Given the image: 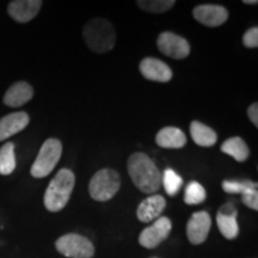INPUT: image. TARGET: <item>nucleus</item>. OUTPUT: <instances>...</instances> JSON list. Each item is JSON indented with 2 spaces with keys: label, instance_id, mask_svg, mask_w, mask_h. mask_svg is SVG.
Listing matches in <instances>:
<instances>
[{
  "label": "nucleus",
  "instance_id": "f257e3e1",
  "mask_svg": "<svg viewBox=\"0 0 258 258\" xmlns=\"http://www.w3.org/2000/svg\"><path fill=\"white\" fill-rule=\"evenodd\" d=\"M128 173L135 186L145 194H153L161 185V175L154 161L145 153H134L128 159Z\"/></svg>",
  "mask_w": 258,
  "mask_h": 258
},
{
  "label": "nucleus",
  "instance_id": "f03ea898",
  "mask_svg": "<svg viewBox=\"0 0 258 258\" xmlns=\"http://www.w3.org/2000/svg\"><path fill=\"white\" fill-rule=\"evenodd\" d=\"M76 177L69 169H61L50 180L44 194V206L49 212L56 213L66 207L74 189Z\"/></svg>",
  "mask_w": 258,
  "mask_h": 258
},
{
  "label": "nucleus",
  "instance_id": "7ed1b4c3",
  "mask_svg": "<svg viewBox=\"0 0 258 258\" xmlns=\"http://www.w3.org/2000/svg\"><path fill=\"white\" fill-rule=\"evenodd\" d=\"M83 37L92 51L104 54L110 51L116 43V31L110 22L93 18L83 29Z\"/></svg>",
  "mask_w": 258,
  "mask_h": 258
},
{
  "label": "nucleus",
  "instance_id": "20e7f679",
  "mask_svg": "<svg viewBox=\"0 0 258 258\" xmlns=\"http://www.w3.org/2000/svg\"><path fill=\"white\" fill-rule=\"evenodd\" d=\"M120 186V175L115 170L102 169L97 171L90 180L89 192L95 201L105 202L114 198Z\"/></svg>",
  "mask_w": 258,
  "mask_h": 258
},
{
  "label": "nucleus",
  "instance_id": "39448f33",
  "mask_svg": "<svg viewBox=\"0 0 258 258\" xmlns=\"http://www.w3.org/2000/svg\"><path fill=\"white\" fill-rule=\"evenodd\" d=\"M61 154H62V144L60 143V140L50 138L44 141L30 169L31 176L35 178H43L50 175L51 171L55 169L56 164L59 163Z\"/></svg>",
  "mask_w": 258,
  "mask_h": 258
},
{
  "label": "nucleus",
  "instance_id": "423d86ee",
  "mask_svg": "<svg viewBox=\"0 0 258 258\" xmlns=\"http://www.w3.org/2000/svg\"><path fill=\"white\" fill-rule=\"evenodd\" d=\"M55 247L67 258H92L95 247L88 238L77 233H67L56 240Z\"/></svg>",
  "mask_w": 258,
  "mask_h": 258
},
{
  "label": "nucleus",
  "instance_id": "0eeeda50",
  "mask_svg": "<svg viewBox=\"0 0 258 258\" xmlns=\"http://www.w3.org/2000/svg\"><path fill=\"white\" fill-rule=\"evenodd\" d=\"M157 46L164 55L172 59H184L190 54L189 42L171 31L161 32L157 40Z\"/></svg>",
  "mask_w": 258,
  "mask_h": 258
},
{
  "label": "nucleus",
  "instance_id": "6e6552de",
  "mask_svg": "<svg viewBox=\"0 0 258 258\" xmlns=\"http://www.w3.org/2000/svg\"><path fill=\"white\" fill-rule=\"evenodd\" d=\"M171 228H172V224L169 218H158L154 224L148 226L141 232V234L139 235V244L143 245L146 249H154L169 237Z\"/></svg>",
  "mask_w": 258,
  "mask_h": 258
},
{
  "label": "nucleus",
  "instance_id": "1a4fd4ad",
  "mask_svg": "<svg viewBox=\"0 0 258 258\" xmlns=\"http://www.w3.org/2000/svg\"><path fill=\"white\" fill-rule=\"evenodd\" d=\"M212 227V218L207 212H196L186 224V235L192 245L205 243Z\"/></svg>",
  "mask_w": 258,
  "mask_h": 258
},
{
  "label": "nucleus",
  "instance_id": "9d476101",
  "mask_svg": "<svg viewBox=\"0 0 258 258\" xmlns=\"http://www.w3.org/2000/svg\"><path fill=\"white\" fill-rule=\"evenodd\" d=\"M192 16L202 25L209 28L220 27L227 21L228 12L220 5H199L192 10Z\"/></svg>",
  "mask_w": 258,
  "mask_h": 258
},
{
  "label": "nucleus",
  "instance_id": "9b49d317",
  "mask_svg": "<svg viewBox=\"0 0 258 258\" xmlns=\"http://www.w3.org/2000/svg\"><path fill=\"white\" fill-rule=\"evenodd\" d=\"M237 209L232 203L224 205L219 209L217 215L218 228L226 239H235L239 234V226L237 222Z\"/></svg>",
  "mask_w": 258,
  "mask_h": 258
},
{
  "label": "nucleus",
  "instance_id": "f8f14e48",
  "mask_svg": "<svg viewBox=\"0 0 258 258\" xmlns=\"http://www.w3.org/2000/svg\"><path fill=\"white\" fill-rule=\"evenodd\" d=\"M140 72L151 82L167 83L172 79V71L164 61L156 57H145L140 62Z\"/></svg>",
  "mask_w": 258,
  "mask_h": 258
},
{
  "label": "nucleus",
  "instance_id": "ddd939ff",
  "mask_svg": "<svg viewBox=\"0 0 258 258\" xmlns=\"http://www.w3.org/2000/svg\"><path fill=\"white\" fill-rule=\"evenodd\" d=\"M42 2L40 0H15L8 6L9 15L18 23H27L36 17L40 12Z\"/></svg>",
  "mask_w": 258,
  "mask_h": 258
},
{
  "label": "nucleus",
  "instance_id": "4468645a",
  "mask_svg": "<svg viewBox=\"0 0 258 258\" xmlns=\"http://www.w3.org/2000/svg\"><path fill=\"white\" fill-rule=\"evenodd\" d=\"M29 121L30 117L24 111L12 112L0 118V141H4L23 131L29 124Z\"/></svg>",
  "mask_w": 258,
  "mask_h": 258
},
{
  "label": "nucleus",
  "instance_id": "2eb2a0df",
  "mask_svg": "<svg viewBox=\"0 0 258 258\" xmlns=\"http://www.w3.org/2000/svg\"><path fill=\"white\" fill-rule=\"evenodd\" d=\"M166 207L165 199L161 195H152L145 199L137 209V217L141 222H150L160 218Z\"/></svg>",
  "mask_w": 258,
  "mask_h": 258
},
{
  "label": "nucleus",
  "instance_id": "dca6fc26",
  "mask_svg": "<svg viewBox=\"0 0 258 258\" xmlns=\"http://www.w3.org/2000/svg\"><path fill=\"white\" fill-rule=\"evenodd\" d=\"M34 97V89L25 82H17L11 85L4 96V104L11 108H19L27 104Z\"/></svg>",
  "mask_w": 258,
  "mask_h": 258
},
{
  "label": "nucleus",
  "instance_id": "f3484780",
  "mask_svg": "<svg viewBox=\"0 0 258 258\" xmlns=\"http://www.w3.org/2000/svg\"><path fill=\"white\" fill-rule=\"evenodd\" d=\"M156 143L161 148H182L186 145L185 134L176 127H165L160 129L156 135Z\"/></svg>",
  "mask_w": 258,
  "mask_h": 258
},
{
  "label": "nucleus",
  "instance_id": "a211bd4d",
  "mask_svg": "<svg viewBox=\"0 0 258 258\" xmlns=\"http://www.w3.org/2000/svg\"><path fill=\"white\" fill-rule=\"evenodd\" d=\"M190 135L192 141L201 147L214 146L218 140V135L208 125L201 123L199 121H192L190 124Z\"/></svg>",
  "mask_w": 258,
  "mask_h": 258
},
{
  "label": "nucleus",
  "instance_id": "6ab92c4d",
  "mask_svg": "<svg viewBox=\"0 0 258 258\" xmlns=\"http://www.w3.org/2000/svg\"><path fill=\"white\" fill-rule=\"evenodd\" d=\"M221 152L233 158L237 161H245L250 156V150L245 141L239 137L230 138L221 145Z\"/></svg>",
  "mask_w": 258,
  "mask_h": 258
},
{
  "label": "nucleus",
  "instance_id": "aec40b11",
  "mask_svg": "<svg viewBox=\"0 0 258 258\" xmlns=\"http://www.w3.org/2000/svg\"><path fill=\"white\" fill-rule=\"evenodd\" d=\"M16 169L15 145L11 141L0 148V175L9 176Z\"/></svg>",
  "mask_w": 258,
  "mask_h": 258
},
{
  "label": "nucleus",
  "instance_id": "412c9836",
  "mask_svg": "<svg viewBox=\"0 0 258 258\" xmlns=\"http://www.w3.org/2000/svg\"><path fill=\"white\" fill-rule=\"evenodd\" d=\"M161 184H163L167 195L173 198L183 186V179L176 171H173L172 169H166L164 171V175L161 176Z\"/></svg>",
  "mask_w": 258,
  "mask_h": 258
},
{
  "label": "nucleus",
  "instance_id": "4be33fe9",
  "mask_svg": "<svg viewBox=\"0 0 258 258\" xmlns=\"http://www.w3.org/2000/svg\"><path fill=\"white\" fill-rule=\"evenodd\" d=\"M207 198V192L203 186L200 184L196 180L190 182L188 185L185 186L184 191V202L189 206H196L200 205L205 201Z\"/></svg>",
  "mask_w": 258,
  "mask_h": 258
},
{
  "label": "nucleus",
  "instance_id": "5701e85b",
  "mask_svg": "<svg viewBox=\"0 0 258 258\" xmlns=\"http://www.w3.org/2000/svg\"><path fill=\"white\" fill-rule=\"evenodd\" d=\"M139 8L148 14H164L176 4L175 0H140L137 3Z\"/></svg>",
  "mask_w": 258,
  "mask_h": 258
},
{
  "label": "nucleus",
  "instance_id": "b1692460",
  "mask_svg": "<svg viewBox=\"0 0 258 258\" xmlns=\"http://www.w3.org/2000/svg\"><path fill=\"white\" fill-rule=\"evenodd\" d=\"M222 190L228 194H244L257 188V183L252 180H224Z\"/></svg>",
  "mask_w": 258,
  "mask_h": 258
},
{
  "label": "nucleus",
  "instance_id": "393cba45",
  "mask_svg": "<svg viewBox=\"0 0 258 258\" xmlns=\"http://www.w3.org/2000/svg\"><path fill=\"white\" fill-rule=\"evenodd\" d=\"M241 202L250 209L258 211V189L241 194Z\"/></svg>",
  "mask_w": 258,
  "mask_h": 258
},
{
  "label": "nucleus",
  "instance_id": "a878e982",
  "mask_svg": "<svg viewBox=\"0 0 258 258\" xmlns=\"http://www.w3.org/2000/svg\"><path fill=\"white\" fill-rule=\"evenodd\" d=\"M243 44L247 48H257L258 47V28L253 27L249 30L245 31L243 36Z\"/></svg>",
  "mask_w": 258,
  "mask_h": 258
},
{
  "label": "nucleus",
  "instance_id": "bb28decb",
  "mask_svg": "<svg viewBox=\"0 0 258 258\" xmlns=\"http://www.w3.org/2000/svg\"><path fill=\"white\" fill-rule=\"evenodd\" d=\"M247 116H249L250 121L252 122L254 127H258V103H253L249 106Z\"/></svg>",
  "mask_w": 258,
  "mask_h": 258
},
{
  "label": "nucleus",
  "instance_id": "cd10ccee",
  "mask_svg": "<svg viewBox=\"0 0 258 258\" xmlns=\"http://www.w3.org/2000/svg\"><path fill=\"white\" fill-rule=\"evenodd\" d=\"M244 4H249V5H257L258 3L256 0H244Z\"/></svg>",
  "mask_w": 258,
  "mask_h": 258
}]
</instances>
